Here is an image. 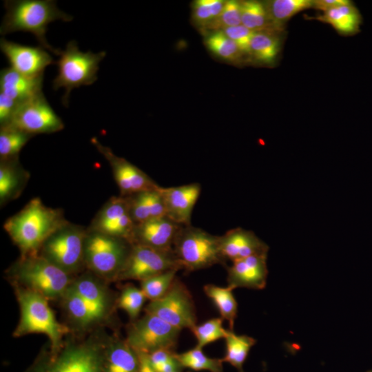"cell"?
<instances>
[{
	"instance_id": "1",
	"label": "cell",
	"mask_w": 372,
	"mask_h": 372,
	"mask_svg": "<svg viewBox=\"0 0 372 372\" xmlns=\"http://www.w3.org/2000/svg\"><path fill=\"white\" fill-rule=\"evenodd\" d=\"M67 221L61 209L47 207L36 197L8 218L3 228L25 256L39 254L47 238Z\"/></svg>"
},
{
	"instance_id": "2",
	"label": "cell",
	"mask_w": 372,
	"mask_h": 372,
	"mask_svg": "<svg viewBox=\"0 0 372 372\" xmlns=\"http://www.w3.org/2000/svg\"><path fill=\"white\" fill-rule=\"evenodd\" d=\"M6 10L0 26V33L23 31L34 35L40 46L50 52L59 55L61 50L51 46L45 37L50 23L61 20L70 21L72 17L59 10L53 0H6Z\"/></svg>"
},
{
	"instance_id": "3",
	"label": "cell",
	"mask_w": 372,
	"mask_h": 372,
	"mask_svg": "<svg viewBox=\"0 0 372 372\" xmlns=\"http://www.w3.org/2000/svg\"><path fill=\"white\" fill-rule=\"evenodd\" d=\"M106 55L105 51L94 53L81 51L75 41H69L61 51L56 63L58 73L52 81V88L65 90L62 103L68 107L71 91L82 85H90L97 80L100 62Z\"/></svg>"
},
{
	"instance_id": "4",
	"label": "cell",
	"mask_w": 372,
	"mask_h": 372,
	"mask_svg": "<svg viewBox=\"0 0 372 372\" xmlns=\"http://www.w3.org/2000/svg\"><path fill=\"white\" fill-rule=\"evenodd\" d=\"M173 251L181 269L189 272L226 261L220 251L219 236L192 225L180 227Z\"/></svg>"
},
{
	"instance_id": "5",
	"label": "cell",
	"mask_w": 372,
	"mask_h": 372,
	"mask_svg": "<svg viewBox=\"0 0 372 372\" xmlns=\"http://www.w3.org/2000/svg\"><path fill=\"white\" fill-rule=\"evenodd\" d=\"M12 272L26 289L47 299L64 296L70 287L69 273L39 253L21 256L12 267Z\"/></svg>"
},
{
	"instance_id": "6",
	"label": "cell",
	"mask_w": 372,
	"mask_h": 372,
	"mask_svg": "<svg viewBox=\"0 0 372 372\" xmlns=\"http://www.w3.org/2000/svg\"><path fill=\"white\" fill-rule=\"evenodd\" d=\"M128 240L87 228L84 242V263L95 273L117 278L130 253Z\"/></svg>"
},
{
	"instance_id": "7",
	"label": "cell",
	"mask_w": 372,
	"mask_h": 372,
	"mask_svg": "<svg viewBox=\"0 0 372 372\" xmlns=\"http://www.w3.org/2000/svg\"><path fill=\"white\" fill-rule=\"evenodd\" d=\"M17 297L21 316L14 335L43 333L49 338L53 349L59 348L67 329L56 320L47 298L28 289L19 290Z\"/></svg>"
},
{
	"instance_id": "8",
	"label": "cell",
	"mask_w": 372,
	"mask_h": 372,
	"mask_svg": "<svg viewBox=\"0 0 372 372\" xmlns=\"http://www.w3.org/2000/svg\"><path fill=\"white\" fill-rule=\"evenodd\" d=\"M87 229L68 220L51 234L39 254L69 274L84 263Z\"/></svg>"
},
{
	"instance_id": "9",
	"label": "cell",
	"mask_w": 372,
	"mask_h": 372,
	"mask_svg": "<svg viewBox=\"0 0 372 372\" xmlns=\"http://www.w3.org/2000/svg\"><path fill=\"white\" fill-rule=\"evenodd\" d=\"M180 331L159 317L146 313L129 326L125 342L137 353L149 355L161 349L174 350Z\"/></svg>"
},
{
	"instance_id": "10",
	"label": "cell",
	"mask_w": 372,
	"mask_h": 372,
	"mask_svg": "<svg viewBox=\"0 0 372 372\" xmlns=\"http://www.w3.org/2000/svg\"><path fill=\"white\" fill-rule=\"evenodd\" d=\"M145 311L180 330L187 328L191 331L197 324L191 293L177 278L167 292L163 297L150 301Z\"/></svg>"
},
{
	"instance_id": "11",
	"label": "cell",
	"mask_w": 372,
	"mask_h": 372,
	"mask_svg": "<svg viewBox=\"0 0 372 372\" xmlns=\"http://www.w3.org/2000/svg\"><path fill=\"white\" fill-rule=\"evenodd\" d=\"M8 125L33 136L54 133L64 128L63 122L43 92L19 103Z\"/></svg>"
},
{
	"instance_id": "12",
	"label": "cell",
	"mask_w": 372,
	"mask_h": 372,
	"mask_svg": "<svg viewBox=\"0 0 372 372\" xmlns=\"http://www.w3.org/2000/svg\"><path fill=\"white\" fill-rule=\"evenodd\" d=\"M182 269L174 251H161L134 245L118 280L145 279L170 269Z\"/></svg>"
},
{
	"instance_id": "13",
	"label": "cell",
	"mask_w": 372,
	"mask_h": 372,
	"mask_svg": "<svg viewBox=\"0 0 372 372\" xmlns=\"http://www.w3.org/2000/svg\"><path fill=\"white\" fill-rule=\"evenodd\" d=\"M91 143L109 163L119 188L120 196L127 197L160 186L140 168L125 158L116 156L109 147L101 144L96 137L92 138Z\"/></svg>"
},
{
	"instance_id": "14",
	"label": "cell",
	"mask_w": 372,
	"mask_h": 372,
	"mask_svg": "<svg viewBox=\"0 0 372 372\" xmlns=\"http://www.w3.org/2000/svg\"><path fill=\"white\" fill-rule=\"evenodd\" d=\"M135 223L126 197H111L96 213L87 229L130 241Z\"/></svg>"
},
{
	"instance_id": "15",
	"label": "cell",
	"mask_w": 372,
	"mask_h": 372,
	"mask_svg": "<svg viewBox=\"0 0 372 372\" xmlns=\"http://www.w3.org/2000/svg\"><path fill=\"white\" fill-rule=\"evenodd\" d=\"M0 49L10 64V68L28 77L43 76L45 69L54 61L41 46H28L1 38Z\"/></svg>"
},
{
	"instance_id": "16",
	"label": "cell",
	"mask_w": 372,
	"mask_h": 372,
	"mask_svg": "<svg viewBox=\"0 0 372 372\" xmlns=\"http://www.w3.org/2000/svg\"><path fill=\"white\" fill-rule=\"evenodd\" d=\"M182 225L167 216L135 225L130 242L161 251H173L176 235Z\"/></svg>"
},
{
	"instance_id": "17",
	"label": "cell",
	"mask_w": 372,
	"mask_h": 372,
	"mask_svg": "<svg viewBox=\"0 0 372 372\" xmlns=\"http://www.w3.org/2000/svg\"><path fill=\"white\" fill-rule=\"evenodd\" d=\"M166 216L181 225H191L193 209L201 192V185L193 183L176 187H160Z\"/></svg>"
},
{
	"instance_id": "18",
	"label": "cell",
	"mask_w": 372,
	"mask_h": 372,
	"mask_svg": "<svg viewBox=\"0 0 372 372\" xmlns=\"http://www.w3.org/2000/svg\"><path fill=\"white\" fill-rule=\"evenodd\" d=\"M220 253L231 262L255 255H267L269 246L251 230L236 227L219 236Z\"/></svg>"
},
{
	"instance_id": "19",
	"label": "cell",
	"mask_w": 372,
	"mask_h": 372,
	"mask_svg": "<svg viewBox=\"0 0 372 372\" xmlns=\"http://www.w3.org/2000/svg\"><path fill=\"white\" fill-rule=\"evenodd\" d=\"M267 255H255L232 262L227 267L228 286L262 289L267 284Z\"/></svg>"
},
{
	"instance_id": "20",
	"label": "cell",
	"mask_w": 372,
	"mask_h": 372,
	"mask_svg": "<svg viewBox=\"0 0 372 372\" xmlns=\"http://www.w3.org/2000/svg\"><path fill=\"white\" fill-rule=\"evenodd\" d=\"M38 372H102V364L93 348L75 347L63 351Z\"/></svg>"
},
{
	"instance_id": "21",
	"label": "cell",
	"mask_w": 372,
	"mask_h": 372,
	"mask_svg": "<svg viewBox=\"0 0 372 372\" xmlns=\"http://www.w3.org/2000/svg\"><path fill=\"white\" fill-rule=\"evenodd\" d=\"M43 79V76H26L10 67L3 68L0 72V93L20 103L42 93Z\"/></svg>"
},
{
	"instance_id": "22",
	"label": "cell",
	"mask_w": 372,
	"mask_h": 372,
	"mask_svg": "<svg viewBox=\"0 0 372 372\" xmlns=\"http://www.w3.org/2000/svg\"><path fill=\"white\" fill-rule=\"evenodd\" d=\"M30 177V173L23 167L19 157L0 160L1 207L20 196Z\"/></svg>"
},
{
	"instance_id": "23",
	"label": "cell",
	"mask_w": 372,
	"mask_h": 372,
	"mask_svg": "<svg viewBox=\"0 0 372 372\" xmlns=\"http://www.w3.org/2000/svg\"><path fill=\"white\" fill-rule=\"evenodd\" d=\"M160 187L126 197L130 212L135 225L166 216Z\"/></svg>"
},
{
	"instance_id": "24",
	"label": "cell",
	"mask_w": 372,
	"mask_h": 372,
	"mask_svg": "<svg viewBox=\"0 0 372 372\" xmlns=\"http://www.w3.org/2000/svg\"><path fill=\"white\" fill-rule=\"evenodd\" d=\"M316 19L331 25L340 34L350 35L357 33L361 24V15L351 1L330 9Z\"/></svg>"
},
{
	"instance_id": "25",
	"label": "cell",
	"mask_w": 372,
	"mask_h": 372,
	"mask_svg": "<svg viewBox=\"0 0 372 372\" xmlns=\"http://www.w3.org/2000/svg\"><path fill=\"white\" fill-rule=\"evenodd\" d=\"M234 289L227 285L226 287L212 284L205 285V293L217 307L221 318L229 324V329L234 331V322L237 316L238 304L233 294Z\"/></svg>"
},
{
	"instance_id": "26",
	"label": "cell",
	"mask_w": 372,
	"mask_h": 372,
	"mask_svg": "<svg viewBox=\"0 0 372 372\" xmlns=\"http://www.w3.org/2000/svg\"><path fill=\"white\" fill-rule=\"evenodd\" d=\"M271 23L276 30L297 13L313 8L312 0H273L264 3Z\"/></svg>"
},
{
	"instance_id": "27",
	"label": "cell",
	"mask_w": 372,
	"mask_h": 372,
	"mask_svg": "<svg viewBox=\"0 0 372 372\" xmlns=\"http://www.w3.org/2000/svg\"><path fill=\"white\" fill-rule=\"evenodd\" d=\"M139 358L125 342L114 344L109 351L105 372H138Z\"/></svg>"
},
{
	"instance_id": "28",
	"label": "cell",
	"mask_w": 372,
	"mask_h": 372,
	"mask_svg": "<svg viewBox=\"0 0 372 372\" xmlns=\"http://www.w3.org/2000/svg\"><path fill=\"white\" fill-rule=\"evenodd\" d=\"M225 340L226 353L222 360L223 362L229 363L238 372H245L242 367L243 364L256 340L247 335H237L230 330Z\"/></svg>"
},
{
	"instance_id": "29",
	"label": "cell",
	"mask_w": 372,
	"mask_h": 372,
	"mask_svg": "<svg viewBox=\"0 0 372 372\" xmlns=\"http://www.w3.org/2000/svg\"><path fill=\"white\" fill-rule=\"evenodd\" d=\"M241 24L250 30L258 32H271L276 30L269 18L263 3L257 1H240Z\"/></svg>"
},
{
	"instance_id": "30",
	"label": "cell",
	"mask_w": 372,
	"mask_h": 372,
	"mask_svg": "<svg viewBox=\"0 0 372 372\" xmlns=\"http://www.w3.org/2000/svg\"><path fill=\"white\" fill-rule=\"evenodd\" d=\"M34 136L10 125L0 127V160L19 157L21 149Z\"/></svg>"
},
{
	"instance_id": "31",
	"label": "cell",
	"mask_w": 372,
	"mask_h": 372,
	"mask_svg": "<svg viewBox=\"0 0 372 372\" xmlns=\"http://www.w3.org/2000/svg\"><path fill=\"white\" fill-rule=\"evenodd\" d=\"M280 50V39L271 32H255L250 43V54L264 63L273 62Z\"/></svg>"
},
{
	"instance_id": "32",
	"label": "cell",
	"mask_w": 372,
	"mask_h": 372,
	"mask_svg": "<svg viewBox=\"0 0 372 372\" xmlns=\"http://www.w3.org/2000/svg\"><path fill=\"white\" fill-rule=\"evenodd\" d=\"M66 308L77 322L86 325L101 318L103 314L90 305L70 286L64 294Z\"/></svg>"
},
{
	"instance_id": "33",
	"label": "cell",
	"mask_w": 372,
	"mask_h": 372,
	"mask_svg": "<svg viewBox=\"0 0 372 372\" xmlns=\"http://www.w3.org/2000/svg\"><path fill=\"white\" fill-rule=\"evenodd\" d=\"M175 358L183 368L196 371L223 372L222 358H209L205 355L202 349L196 347L181 353H176Z\"/></svg>"
},
{
	"instance_id": "34",
	"label": "cell",
	"mask_w": 372,
	"mask_h": 372,
	"mask_svg": "<svg viewBox=\"0 0 372 372\" xmlns=\"http://www.w3.org/2000/svg\"><path fill=\"white\" fill-rule=\"evenodd\" d=\"M205 43L216 56L230 62L238 61L242 54L237 44L221 31L207 35Z\"/></svg>"
},
{
	"instance_id": "35",
	"label": "cell",
	"mask_w": 372,
	"mask_h": 372,
	"mask_svg": "<svg viewBox=\"0 0 372 372\" xmlns=\"http://www.w3.org/2000/svg\"><path fill=\"white\" fill-rule=\"evenodd\" d=\"M72 287L90 305L104 314L106 296L96 280L85 277L76 280Z\"/></svg>"
},
{
	"instance_id": "36",
	"label": "cell",
	"mask_w": 372,
	"mask_h": 372,
	"mask_svg": "<svg viewBox=\"0 0 372 372\" xmlns=\"http://www.w3.org/2000/svg\"><path fill=\"white\" fill-rule=\"evenodd\" d=\"M223 319L221 317L214 318L196 324L191 330L197 340L196 347L203 349L219 339L225 338L229 329H225L223 327Z\"/></svg>"
},
{
	"instance_id": "37",
	"label": "cell",
	"mask_w": 372,
	"mask_h": 372,
	"mask_svg": "<svg viewBox=\"0 0 372 372\" xmlns=\"http://www.w3.org/2000/svg\"><path fill=\"white\" fill-rule=\"evenodd\" d=\"M178 269H170L141 281V289L150 301L163 297L176 279Z\"/></svg>"
},
{
	"instance_id": "38",
	"label": "cell",
	"mask_w": 372,
	"mask_h": 372,
	"mask_svg": "<svg viewBox=\"0 0 372 372\" xmlns=\"http://www.w3.org/2000/svg\"><path fill=\"white\" fill-rule=\"evenodd\" d=\"M223 0H197L192 3V18L196 24L205 29L220 14Z\"/></svg>"
},
{
	"instance_id": "39",
	"label": "cell",
	"mask_w": 372,
	"mask_h": 372,
	"mask_svg": "<svg viewBox=\"0 0 372 372\" xmlns=\"http://www.w3.org/2000/svg\"><path fill=\"white\" fill-rule=\"evenodd\" d=\"M146 299L141 288L130 285L122 290L118 300V307L124 310L132 320H136Z\"/></svg>"
},
{
	"instance_id": "40",
	"label": "cell",
	"mask_w": 372,
	"mask_h": 372,
	"mask_svg": "<svg viewBox=\"0 0 372 372\" xmlns=\"http://www.w3.org/2000/svg\"><path fill=\"white\" fill-rule=\"evenodd\" d=\"M240 24V1H226L220 14L205 29L216 32Z\"/></svg>"
},
{
	"instance_id": "41",
	"label": "cell",
	"mask_w": 372,
	"mask_h": 372,
	"mask_svg": "<svg viewBox=\"0 0 372 372\" xmlns=\"http://www.w3.org/2000/svg\"><path fill=\"white\" fill-rule=\"evenodd\" d=\"M220 31L234 41L242 53L250 54V43L255 32L250 30L242 24L229 27Z\"/></svg>"
},
{
	"instance_id": "42",
	"label": "cell",
	"mask_w": 372,
	"mask_h": 372,
	"mask_svg": "<svg viewBox=\"0 0 372 372\" xmlns=\"http://www.w3.org/2000/svg\"><path fill=\"white\" fill-rule=\"evenodd\" d=\"M18 104L12 99L0 93V126L10 123Z\"/></svg>"
},
{
	"instance_id": "43",
	"label": "cell",
	"mask_w": 372,
	"mask_h": 372,
	"mask_svg": "<svg viewBox=\"0 0 372 372\" xmlns=\"http://www.w3.org/2000/svg\"><path fill=\"white\" fill-rule=\"evenodd\" d=\"M149 360L153 367L169 362L175 358V352L172 349H161L148 355Z\"/></svg>"
},
{
	"instance_id": "44",
	"label": "cell",
	"mask_w": 372,
	"mask_h": 372,
	"mask_svg": "<svg viewBox=\"0 0 372 372\" xmlns=\"http://www.w3.org/2000/svg\"><path fill=\"white\" fill-rule=\"evenodd\" d=\"M348 0H315L313 1V7L326 12L330 9L348 3Z\"/></svg>"
},
{
	"instance_id": "45",
	"label": "cell",
	"mask_w": 372,
	"mask_h": 372,
	"mask_svg": "<svg viewBox=\"0 0 372 372\" xmlns=\"http://www.w3.org/2000/svg\"><path fill=\"white\" fill-rule=\"evenodd\" d=\"M154 369L157 372H178L183 369L179 362L175 358L174 360L159 365Z\"/></svg>"
},
{
	"instance_id": "46",
	"label": "cell",
	"mask_w": 372,
	"mask_h": 372,
	"mask_svg": "<svg viewBox=\"0 0 372 372\" xmlns=\"http://www.w3.org/2000/svg\"><path fill=\"white\" fill-rule=\"evenodd\" d=\"M139 358L138 372H157L150 363L148 355L137 353Z\"/></svg>"
},
{
	"instance_id": "47",
	"label": "cell",
	"mask_w": 372,
	"mask_h": 372,
	"mask_svg": "<svg viewBox=\"0 0 372 372\" xmlns=\"http://www.w3.org/2000/svg\"><path fill=\"white\" fill-rule=\"evenodd\" d=\"M369 372H372V371H369Z\"/></svg>"
},
{
	"instance_id": "48",
	"label": "cell",
	"mask_w": 372,
	"mask_h": 372,
	"mask_svg": "<svg viewBox=\"0 0 372 372\" xmlns=\"http://www.w3.org/2000/svg\"><path fill=\"white\" fill-rule=\"evenodd\" d=\"M178 372H181V371H178Z\"/></svg>"
}]
</instances>
